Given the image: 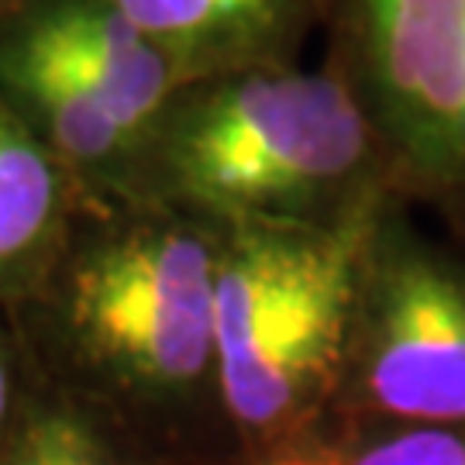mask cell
I'll list each match as a JSON object with an SVG mask.
<instances>
[{
    "mask_svg": "<svg viewBox=\"0 0 465 465\" xmlns=\"http://www.w3.org/2000/svg\"><path fill=\"white\" fill-rule=\"evenodd\" d=\"M134 200L221 228H341L400 197L349 86L324 66L280 63L180 86L142 142Z\"/></svg>",
    "mask_w": 465,
    "mask_h": 465,
    "instance_id": "6da1fadb",
    "label": "cell"
},
{
    "mask_svg": "<svg viewBox=\"0 0 465 465\" xmlns=\"http://www.w3.org/2000/svg\"><path fill=\"white\" fill-rule=\"evenodd\" d=\"M66 252L59 317L94 380L149 417L180 424L214 407V282L221 224L149 200L84 203Z\"/></svg>",
    "mask_w": 465,
    "mask_h": 465,
    "instance_id": "7a4b0ae2",
    "label": "cell"
},
{
    "mask_svg": "<svg viewBox=\"0 0 465 465\" xmlns=\"http://www.w3.org/2000/svg\"><path fill=\"white\" fill-rule=\"evenodd\" d=\"M376 214L341 228H221L217 393L224 420L252 451L331 414L359 259Z\"/></svg>",
    "mask_w": 465,
    "mask_h": 465,
    "instance_id": "3957f363",
    "label": "cell"
},
{
    "mask_svg": "<svg viewBox=\"0 0 465 465\" xmlns=\"http://www.w3.org/2000/svg\"><path fill=\"white\" fill-rule=\"evenodd\" d=\"M321 66L390 155L397 197L465 249V0H314Z\"/></svg>",
    "mask_w": 465,
    "mask_h": 465,
    "instance_id": "277c9868",
    "label": "cell"
},
{
    "mask_svg": "<svg viewBox=\"0 0 465 465\" xmlns=\"http://www.w3.org/2000/svg\"><path fill=\"white\" fill-rule=\"evenodd\" d=\"M331 414L465 428V249L428 238L400 200L366 232Z\"/></svg>",
    "mask_w": 465,
    "mask_h": 465,
    "instance_id": "5b68a950",
    "label": "cell"
},
{
    "mask_svg": "<svg viewBox=\"0 0 465 465\" xmlns=\"http://www.w3.org/2000/svg\"><path fill=\"white\" fill-rule=\"evenodd\" d=\"M0 94L63 163L86 203L134 200L138 138L107 114L32 7L0 32Z\"/></svg>",
    "mask_w": 465,
    "mask_h": 465,
    "instance_id": "8992f818",
    "label": "cell"
},
{
    "mask_svg": "<svg viewBox=\"0 0 465 465\" xmlns=\"http://www.w3.org/2000/svg\"><path fill=\"white\" fill-rule=\"evenodd\" d=\"M183 84L300 63L317 35L314 0H111Z\"/></svg>",
    "mask_w": 465,
    "mask_h": 465,
    "instance_id": "52a82bcc",
    "label": "cell"
},
{
    "mask_svg": "<svg viewBox=\"0 0 465 465\" xmlns=\"http://www.w3.org/2000/svg\"><path fill=\"white\" fill-rule=\"evenodd\" d=\"M32 15L124 132L145 142L183 76L111 0H38Z\"/></svg>",
    "mask_w": 465,
    "mask_h": 465,
    "instance_id": "ba28073f",
    "label": "cell"
},
{
    "mask_svg": "<svg viewBox=\"0 0 465 465\" xmlns=\"http://www.w3.org/2000/svg\"><path fill=\"white\" fill-rule=\"evenodd\" d=\"M84 203L63 163L0 94V282L49 266Z\"/></svg>",
    "mask_w": 465,
    "mask_h": 465,
    "instance_id": "9c48e42d",
    "label": "cell"
},
{
    "mask_svg": "<svg viewBox=\"0 0 465 465\" xmlns=\"http://www.w3.org/2000/svg\"><path fill=\"white\" fill-rule=\"evenodd\" d=\"M249 465H465V428L317 420L252 451Z\"/></svg>",
    "mask_w": 465,
    "mask_h": 465,
    "instance_id": "30bf717a",
    "label": "cell"
},
{
    "mask_svg": "<svg viewBox=\"0 0 465 465\" xmlns=\"http://www.w3.org/2000/svg\"><path fill=\"white\" fill-rule=\"evenodd\" d=\"M4 465H121L107 438L76 411L55 407L35 414Z\"/></svg>",
    "mask_w": 465,
    "mask_h": 465,
    "instance_id": "8fae6325",
    "label": "cell"
},
{
    "mask_svg": "<svg viewBox=\"0 0 465 465\" xmlns=\"http://www.w3.org/2000/svg\"><path fill=\"white\" fill-rule=\"evenodd\" d=\"M7 411H11V366H7L4 349H0V428L7 420Z\"/></svg>",
    "mask_w": 465,
    "mask_h": 465,
    "instance_id": "7c38bea8",
    "label": "cell"
},
{
    "mask_svg": "<svg viewBox=\"0 0 465 465\" xmlns=\"http://www.w3.org/2000/svg\"><path fill=\"white\" fill-rule=\"evenodd\" d=\"M7 7H11V0H0V15H4V11H7Z\"/></svg>",
    "mask_w": 465,
    "mask_h": 465,
    "instance_id": "4fadbf2b",
    "label": "cell"
}]
</instances>
